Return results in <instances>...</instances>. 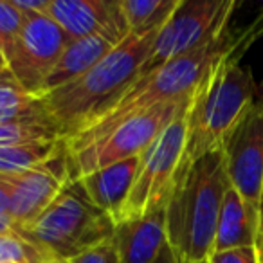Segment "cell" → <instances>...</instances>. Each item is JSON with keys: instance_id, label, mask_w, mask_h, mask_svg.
<instances>
[{"instance_id": "44dd1931", "label": "cell", "mask_w": 263, "mask_h": 263, "mask_svg": "<svg viewBox=\"0 0 263 263\" xmlns=\"http://www.w3.org/2000/svg\"><path fill=\"white\" fill-rule=\"evenodd\" d=\"M47 256L18 233L0 234V263H44Z\"/></svg>"}, {"instance_id": "7c38bea8", "label": "cell", "mask_w": 263, "mask_h": 263, "mask_svg": "<svg viewBox=\"0 0 263 263\" xmlns=\"http://www.w3.org/2000/svg\"><path fill=\"white\" fill-rule=\"evenodd\" d=\"M112 243L119 263H155L168 247L164 209L116 223Z\"/></svg>"}, {"instance_id": "ba28073f", "label": "cell", "mask_w": 263, "mask_h": 263, "mask_svg": "<svg viewBox=\"0 0 263 263\" xmlns=\"http://www.w3.org/2000/svg\"><path fill=\"white\" fill-rule=\"evenodd\" d=\"M67 44L69 38L49 16H27L6 67L20 88L38 98Z\"/></svg>"}, {"instance_id": "3957f363", "label": "cell", "mask_w": 263, "mask_h": 263, "mask_svg": "<svg viewBox=\"0 0 263 263\" xmlns=\"http://www.w3.org/2000/svg\"><path fill=\"white\" fill-rule=\"evenodd\" d=\"M240 56H227L191 94L184 168L209 152L222 150L229 134L256 105L254 78Z\"/></svg>"}, {"instance_id": "4fadbf2b", "label": "cell", "mask_w": 263, "mask_h": 263, "mask_svg": "<svg viewBox=\"0 0 263 263\" xmlns=\"http://www.w3.org/2000/svg\"><path fill=\"white\" fill-rule=\"evenodd\" d=\"M139 159L141 155L124 159V161L105 166V168L96 170L88 175L76 179L78 186L81 187L88 202L96 205L99 211L108 215L114 226H116L121 209L130 193L132 182H134L137 166H139Z\"/></svg>"}, {"instance_id": "1f68e13d", "label": "cell", "mask_w": 263, "mask_h": 263, "mask_svg": "<svg viewBox=\"0 0 263 263\" xmlns=\"http://www.w3.org/2000/svg\"><path fill=\"white\" fill-rule=\"evenodd\" d=\"M195 263H211L209 259H204V261H195Z\"/></svg>"}, {"instance_id": "d6a6232c", "label": "cell", "mask_w": 263, "mask_h": 263, "mask_svg": "<svg viewBox=\"0 0 263 263\" xmlns=\"http://www.w3.org/2000/svg\"><path fill=\"white\" fill-rule=\"evenodd\" d=\"M0 182H2V175H0Z\"/></svg>"}, {"instance_id": "5bb4252c", "label": "cell", "mask_w": 263, "mask_h": 263, "mask_svg": "<svg viewBox=\"0 0 263 263\" xmlns=\"http://www.w3.org/2000/svg\"><path fill=\"white\" fill-rule=\"evenodd\" d=\"M258 238V216L251 211L236 190L227 186L220 208L213 252L238 247H254Z\"/></svg>"}, {"instance_id": "9c48e42d", "label": "cell", "mask_w": 263, "mask_h": 263, "mask_svg": "<svg viewBox=\"0 0 263 263\" xmlns=\"http://www.w3.org/2000/svg\"><path fill=\"white\" fill-rule=\"evenodd\" d=\"M229 186L258 216L263 193V105L256 103L222 144Z\"/></svg>"}, {"instance_id": "484cf974", "label": "cell", "mask_w": 263, "mask_h": 263, "mask_svg": "<svg viewBox=\"0 0 263 263\" xmlns=\"http://www.w3.org/2000/svg\"><path fill=\"white\" fill-rule=\"evenodd\" d=\"M0 215L9 216V195L4 182H0Z\"/></svg>"}, {"instance_id": "cb8c5ba5", "label": "cell", "mask_w": 263, "mask_h": 263, "mask_svg": "<svg viewBox=\"0 0 263 263\" xmlns=\"http://www.w3.org/2000/svg\"><path fill=\"white\" fill-rule=\"evenodd\" d=\"M13 4L20 9L26 16H34V15H44L47 13L51 0H11Z\"/></svg>"}, {"instance_id": "f1b7e54d", "label": "cell", "mask_w": 263, "mask_h": 263, "mask_svg": "<svg viewBox=\"0 0 263 263\" xmlns=\"http://www.w3.org/2000/svg\"><path fill=\"white\" fill-rule=\"evenodd\" d=\"M11 74H9V70L8 69H0V83L2 81H6V80H11Z\"/></svg>"}, {"instance_id": "8992f818", "label": "cell", "mask_w": 263, "mask_h": 263, "mask_svg": "<svg viewBox=\"0 0 263 263\" xmlns=\"http://www.w3.org/2000/svg\"><path fill=\"white\" fill-rule=\"evenodd\" d=\"M191 96L180 101L164 103L143 114H137L123 121L119 126H116L110 134H106L96 143L78 152H69L70 179L76 180L96 170L141 155L154 143L155 137L187 108Z\"/></svg>"}, {"instance_id": "ffe728a7", "label": "cell", "mask_w": 263, "mask_h": 263, "mask_svg": "<svg viewBox=\"0 0 263 263\" xmlns=\"http://www.w3.org/2000/svg\"><path fill=\"white\" fill-rule=\"evenodd\" d=\"M26 20L27 16L11 0H0V54L4 58V63L22 33Z\"/></svg>"}, {"instance_id": "8fae6325", "label": "cell", "mask_w": 263, "mask_h": 263, "mask_svg": "<svg viewBox=\"0 0 263 263\" xmlns=\"http://www.w3.org/2000/svg\"><path fill=\"white\" fill-rule=\"evenodd\" d=\"M45 16L70 40L105 36L121 44L128 36L119 0H51Z\"/></svg>"}, {"instance_id": "d4e9b609", "label": "cell", "mask_w": 263, "mask_h": 263, "mask_svg": "<svg viewBox=\"0 0 263 263\" xmlns=\"http://www.w3.org/2000/svg\"><path fill=\"white\" fill-rule=\"evenodd\" d=\"M256 252H258V259L261 261V258H263V193H261V200H259V213H258V238H256Z\"/></svg>"}, {"instance_id": "5b68a950", "label": "cell", "mask_w": 263, "mask_h": 263, "mask_svg": "<svg viewBox=\"0 0 263 263\" xmlns=\"http://www.w3.org/2000/svg\"><path fill=\"white\" fill-rule=\"evenodd\" d=\"M187 108L177 116L141 154L130 193L116 223L164 209L186 162Z\"/></svg>"}, {"instance_id": "52a82bcc", "label": "cell", "mask_w": 263, "mask_h": 263, "mask_svg": "<svg viewBox=\"0 0 263 263\" xmlns=\"http://www.w3.org/2000/svg\"><path fill=\"white\" fill-rule=\"evenodd\" d=\"M234 0H179L175 11L155 33L143 72L204 47L229 27Z\"/></svg>"}, {"instance_id": "9a60e30c", "label": "cell", "mask_w": 263, "mask_h": 263, "mask_svg": "<svg viewBox=\"0 0 263 263\" xmlns=\"http://www.w3.org/2000/svg\"><path fill=\"white\" fill-rule=\"evenodd\" d=\"M116 45L117 44L110 42L105 36H87V38H78V40H70L67 44V47L63 49L58 63H56L54 69L51 70V74L45 80L38 98L63 87V85L70 83L76 78H80L81 74L90 70Z\"/></svg>"}, {"instance_id": "e0dca14e", "label": "cell", "mask_w": 263, "mask_h": 263, "mask_svg": "<svg viewBox=\"0 0 263 263\" xmlns=\"http://www.w3.org/2000/svg\"><path fill=\"white\" fill-rule=\"evenodd\" d=\"M13 121H38L51 124L45 116L42 99L20 88L11 78L0 83V123Z\"/></svg>"}, {"instance_id": "2e32d148", "label": "cell", "mask_w": 263, "mask_h": 263, "mask_svg": "<svg viewBox=\"0 0 263 263\" xmlns=\"http://www.w3.org/2000/svg\"><path fill=\"white\" fill-rule=\"evenodd\" d=\"M179 0H119L128 33L148 34L157 31L175 11Z\"/></svg>"}, {"instance_id": "6da1fadb", "label": "cell", "mask_w": 263, "mask_h": 263, "mask_svg": "<svg viewBox=\"0 0 263 263\" xmlns=\"http://www.w3.org/2000/svg\"><path fill=\"white\" fill-rule=\"evenodd\" d=\"M157 31L141 36L128 33L90 70L42 96L45 116L60 139L69 141L78 136L141 76Z\"/></svg>"}, {"instance_id": "d6986e66", "label": "cell", "mask_w": 263, "mask_h": 263, "mask_svg": "<svg viewBox=\"0 0 263 263\" xmlns=\"http://www.w3.org/2000/svg\"><path fill=\"white\" fill-rule=\"evenodd\" d=\"M60 136L47 123L38 121H13V123H0V148L18 146V144L45 143V141H58Z\"/></svg>"}, {"instance_id": "30bf717a", "label": "cell", "mask_w": 263, "mask_h": 263, "mask_svg": "<svg viewBox=\"0 0 263 263\" xmlns=\"http://www.w3.org/2000/svg\"><path fill=\"white\" fill-rule=\"evenodd\" d=\"M70 179L69 150L63 141L58 154L45 164L15 175H4L6 190L9 195V216L16 233L29 226L45 211L49 204L60 195Z\"/></svg>"}, {"instance_id": "7402d4cb", "label": "cell", "mask_w": 263, "mask_h": 263, "mask_svg": "<svg viewBox=\"0 0 263 263\" xmlns=\"http://www.w3.org/2000/svg\"><path fill=\"white\" fill-rule=\"evenodd\" d=\"M67 263H119V258H117L112 240H106L103 243L80 252L74 258L67 259Z\"/></svg>"}, {"instance_id": "836d02e7", "label": "cell", "mask_w": 263, "mask_h": 263, "mask_svg": "<svg viewBox=\"0 0 263 263\" xmlns=\"http://www.w3.org/2000/svg\"><path fill=\"white\" fill-rule=\"evenodd\" d=\"M259 263H263V258H261V261H259Z\"/></svg>"}, {"instance_id": "83f0119b", "label": "cell", "mask_w": 263, "mask_h": 263, "mask_svg": "<svg viewBox=\"0 0 263 263\" xmlns=\"http://www.w3.org/2000/svg\"><path fill=\"white\" fill-rule=\"evenodd\" d=\"M155 263H175V259H173V256H172V252H170L168 247L164 249V252L159 256V259Z\"/></svg>"}, {"instance_id": "4dcf8cb0", "label": "cell", "mask_w": 263, "mask_h": 263, "mask_svg": "<svg viewBox=\"0 0 263 263\" xmlns=\"http://www.w3.org/2000/svg\"><path fill=\"white\" fill-rule=\"evenodd\" d=\"M0 69H8L6 63H4V58H2V54H0Z\"/></svg>"}, {"instance_id": "7a4b0ae2", "label": "cell", "mask_w": 263, "mask_h": 263, "mask_svg": "<svg viewBox=\"0 0 263 263\" xmlns=\"http://www.w3.org/2000/svg\"><path fill=\"white\" fill-rule=\"evenodd\" d=\"M229 180L222 150L209 152L180 172L164 205L166 240L175 263L209 259Z\"/></svg>"}, {"instance_id": "603a6c76", "label": "cell", "mask_w": 263, "mask_h": 263, "mask_svg": "<svg viewBox=\"0 0 263 263\" xmlns=\"http://www.w3.org/2000/svg\"><path fill=\"white\" fill-rule=\"evenodd\" d=\"M211 263H259L254 247H238L229 251H216L209 256Z\"/></svg>"}, {"instance_id": "f546056e", "label": "cell", "mask_w": 263, "mask_h": 263, "mask_svg": "<svg viewBox=\"0 0 263 263\" xmlns=\"http://www.w3.org/2000/svg\"><path fill=\"white\" fill-rule=\"evenodd\" d=\"M44 263H67V259H56V258H51V259H45Z\"/></svg>"}, {"instance_id": "ac0fdd59", "label": "cell", "mask_w": 263, "mask_h": 263, "mask_svg": "<svg viewBox=\"0 0 263 263\" xmlns=\"http://www.w3.org/2000/svg\"><path fill=\"white\" fill-rule=\"evenodd\" d=\"M63 139L0 148V175H15L49 162L62 148Z\"/></svg>"}, {"instance_id": "277c9868", "label": "cell", "mask_w": 263, "mask_h": 263, "mask_svg": "<svg viewBox=\"0 0 263 263\" xmlns=\"http://www.w3.org/2000/svg\"><path fill=\"white\" fill-rule=\"evenodd\" d=\"M114 222L88 202L76 180H69L36 220L18 231L47 259H70L87 249L112 240Z\"/></svg>"}, {"instance_id": "4316f807", "label": "cell", "mask_w": 263, "mask_h": 263, "mask_svg": "<svg viewBox=\"0 0 263 263\" xmlns=\"http://www.w3.org/2000/svg\"><path fill=\"white\" fill-rule=\"evenodd\" d=\"M9 233H16V227L13 223L11 216L0 215V234H9Z\"/></svg>"}]
</instances>
